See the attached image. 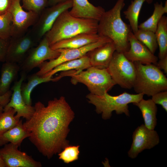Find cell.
I'll use <instances>...</instances> for the list:
<instances>
[{
  "label": "cell",
  "mask_w": 167,
  "mask_h": 167,
  "mask_svg": "<svg viewBox=\"0 0 167 167\" xmlns=\"http://www.w3.org/2000/svg\"><path fill=\"white\" fill-rule=\"evenodd\" d=\"M34 107L33 114L23 125L30 141L50 158L68 145L66 139L74 113L63 96L49 101L46 106L38 101Z\"/></svg>",
  "instance_id": "cell-1"
},
{
  "label": "cell",
  "mask_w": 167,
  "mask_h": 167,
  "mask_svg": "<svg viewBox=\"0 0 167 167\" xmlns=\"http://www.w3.org/2000/svg\"><path fill=\"white\" fill-rule=\"evenodd\" d=\"M125 5L124 0H118L114 6L105 11L98 22L97 33L109 38L114 44L116 51L123 53L130 47L128 37L132 32L131 27L125 23L121 11Z\"/></svg>",
  "instance_id": "cell-2"
},
{
  "label": "cell",
  "mask_w": 167,
  "mask_h": 167,
  "mask_svg": "<svg viewBox=\"0 0 167 167\" xmlns=\"http://www.w3.org/2000/svg\"><path fill=\"white\" fill-rule=\"evenodd\" d=\"M98 22L93 19L74 17L67 10L59 15L44 36L50 46L79 34L97 33Z\"/></svg>",
  "instance_id": "cell-3"
},
{
  "label": "cell",
  "mask_w": 167,
  "mask_h": 167,
  "mask_svg": "<svg viewBox=\"0 0 167 167\" xmlns=\"http://www.w3.org/2000/svg\"><path fill=\"white\" fill-rule=\"evenodd\" d=\"M143 95L142 93L133 94L126 92L116 96L110 95L108 92L102 96L90 93L86 97L88 102L95 106L96 113L101 114L102 118L106 120L110 118L113 111L118 114L124 113L129 116L128 105L139 102L143 99Z\"/></svg>",
  "instance_id": "cell-4"
},
{
  "label": "cell",
  "mask_w": 167,
  "mask_h": 167,
  "mask_svg": "<svg viewBox=\"0 0 167 167\" xmlns=\"http://www.w3.org/2000/svg\"><path fill=\"white\" fill-rule=\"evenodd\" d=\"M133 62L136 75L133 88L137 93L150 96L167 90V79L157 66L152 64H143L138 62Z\"/></svg>",
  "instance_id": "cell-5"
},
{
  "label": "cell",
  "mask_w": 167,
  "mask_h": 167,
  "mask_svg": "<svg viewBox=\"0 0 167 167\" xmlns=\"http://www.w3.org/2000/svg\"><path fill=\"white\" fill-rule=\"evenodd\" d=\"M68 76L71 77L72 84L82 83L87 86L90 93L96 95H103L116 85L107 68L91 66L80 71H71Z\"/></svg>",
  "instance_id": "cell-6"
},
{
  "label": "cell",
  "mask_w": 167,
  "mask_h": 167,
  "mask_svg": "<svg viewBox=\"0 0 167 167\" xmlns=\"http://www.w3.org/2000/svg\"><path fill=\"white\" fill-rule=\"evenodd\" d=\"M107 69L116 84L126 89L133 87L136 75V67L123 53L116 51Z\"/></svg>",
  "instance_id": "cell-7"
},
{
  "label": "cell",
  "mask_w": 167,
  "mask_h": 167,
  "mask_svg": "<svg viewBox=\"0 0 167 167\" xmlns=\"http://www.w3.org/2000/svg\"><path fill=\"white\" fill-rule=\"evenodd\" d=\"M111 41L109 38L102 36L98 41L79 48L58 49L60 53L59 55L54 59L42 63L38 67L39 71L36 73L42 76L59 64L79 58L86 55L91 50Z\"/></svg>",
  "instance_id": "cell-8"
},
{
  "label": "cell",
  "mask_w": 167,
  "mask_h": 167,
  "mask_svg": "<svg viewBox=\"0 0 167 167\" xmlns=\"http://www.w3.org/2000/svg\"><path fill=\"white\" fill-rule=\"evenodd\" d=\"M60 53L58 49H52L48 41L44 36L38 44L32 48L24 59L19 64L20 71L26 73L34 68L38 67L43 62L57 58Z\"/></svg>",
  "instance_id": "cell-9"
},
{
  "label": "cell",
  "mask_w": 167,
  "mask_h": 167,
  "mask_svg": "<svg viewBox=\"0 0 167 167\" xmlns=\"http://www.w3.org/2000/svg\"><path fill=\"white\" fill-rule=\"evenodd\" d=\"M40 41L31 29L22 35L11 37L5 62L20 64L30 50L36 46Z\"/></svg>",
  "instance_id": "cell-10"
},
{
  "label": "cell",
  "mask_w": 167,
  "mask_h": 167,
  "mask_svg": "<svg viewBox=\"0 0 167 167\" xmlns=\"http://www.w3.org/2000/svg\"><path fill=\"white\" fill-rule=\"evenodd\" d=\"M72 4V0H69L45 8L42 11L31 29L39 41L50 29L59 15L71 8Z\"/></svg>",
  "instance_id": "cell-11"
},
{
  "label": "cell",
  "mask_w": 167,
  "mask_h": 167,
  "mask_svg": "<svg viewBox=\"0 0 167 167\" xmlns=\"http://www.w3.org/2000/svg\"><path fill=\"white\" fill-rule=\"evenodd\" d=\"M20 1L15 0L9 11L12 17L11 37L24 34L30 27L35 24L39 17L34 12L24 11Z\"/></svg>",
  "instance_id": "cell-12"
},
{
  "label": "cell",
  "mask_w": 167,
  "mask_h": 167,
  "mask_svg": "<svg viewBox=\"0 0 167 167\" xmlns=\"http://www.w3.org/2000/svg\"><path fill=\"white\" fill-rule=\"evenodd\" d=\"M132 140L128 152V156L131 159L136 158L143 150L153 148L160 142L156 131L148 128L144 124L138 126L135 129L132 135Z\"/></svg>",
  "instance_id": "cell-13"
},
{
  "label": "cell",
  "mask_w": 167,
  "mask_h": 167,
  "mask_svg": "<svg viewBox=\"0 0 167 167\" xmlns=\"http://www.w3.org/2000/svg\"><path fill=\"white\" fill-rule=\"evenodd\" d=\"M0 149V155L6 167H41L40 162L36 161L26 153L18 149L19 147L11 143H7Z\"/></svg>",
  "instance_id": "cell-14"
},
{
  "label": "cell",
  "mask_w": 167,
  "mask_h": 167,
  "mask_svg": "<svg viewBox=\"0 0 167 167\" xmlns=\"http://www.w3.org/2000/svg\"><path fill=\"white\" fill-rule=\"evenodd\" d=\"M26 73L22 72L21 77L18 81L15 82L11 89L13 91L10 101L4 107L3 110L10 108H14L16 113L15 117L20 120L21 117L26 120L29 119L33 114L34 106L26 104L23 99L21 93V87L26 77Z\"/></svg>",
  "instance_id": "cell-15"
},
{
  "label": "cell",
  "mask_w": 167,
  "mask_h": 167,
  "mask_svg": "<svg viewBox=\"0 0 167 167\" xmlns=\"http://www.w3.org/2000/svg\"><path fill=\"white\" fill-rule=\"evenodd\" d=\"M128 40L129 48L127 51L123 53L128 60L133 62H138L145 65L156 64L158 58L138 40L132 32L129 35Z\"/></svg>",
  "instance_id": "cell-16"
},
{
  "label": "cell",
  "mask_w": 167,
  "mask_h": 167,
  "mask_svg": "<svg viewBox=\"0 0 167 167\" xmlns=\"http://www.w3.org/2000/svg\"><path fill=\"white\" fill-rule=\"evenodd\" d=\"M116 51L115 45L111 41L91 50L87 55L91 66L100 69L107 68Z\"/></svg>",
  "instance_id": "cell-17"
},
{
  "label": "cell",
  "mask_w": 167,
  "mask_h": 167,
  "mask_svg": "<svg viewBox=\"0 0 167 167\" xmlns=\"http://www.w3.org/2000/svg\"><path fill=\"white\" fill-rule=\"evenodd\" d=\"M72 6L69 11L75 17L89 19L99 21L105 11L101 6H95L88 0H72Z\"/></svg>",
  "instance_id": "cell-18"
},
{
  "label": "cell",
  "mask_w": 167,
  "mask_h": 167,
  "mask_svg": "<svg viewBox=\"0 0 167 167\" xmlns=\"http://www.w3.org/2000/svg\"><path fill=\"white\" fill-rule=\"evenodd\" d=\"M102 36L97 33H83L58 41L50 46L53 49L79 48L100 40Z\"/></svg>",
  "instance_id": "cell-19"
},
{
  "label": "cell",
  "mask_w": 167,
  "mask_h": 167,
  "mask_svg": "<svg viewBox=\"0 0 167 167\" xmlns=\"http://www.w3.org/2000/svg\"><path fill=\"white\" fill-rule=\"evenodd\" d=\"M61 78L59 75L54 78L40 76L36 73L29 75L27 78L28 82L26 83L23 82L21 87V93L24 101L26 104L32 105L31 95L35 87L42 83L58 81Z\"/></svg>",
  "instance_id": "cell-20"
},
{
  "label": "cell",
  "mask_w": 167,
  "mask_h": 167,
  "mask_svg": "<svg viewBox=\"0 0 167 167\" xmlns=\"http://www.w3.org/2000/svg\"><path fill=\"white\" fill-rule=\"evenodd\" d=\"M19 71L20 66L18 63L5 62L2 64L0 78V96L9 90L11 84L16 79Z\"/></svg>",
  "instance_id": "cell-21"
},
{
  "label": "cell",
  "mask_w": 167,
  "mask_h": 167,
  "mask_svg": "<svg viewBox=\"0 0 167 167\" xmlns=\"http://www.w3.org/2000/svg\"><path fill=\"white\" fill-rule=\"evenodd\" d=\"M140 110L144 121V125L148 128L154 130L157 124L156 115L157 108L151 99H143L133 104Z\"/></svg>",
  "instance_id": "cell-22"
},
{
  "label": "cell",
  "mask_w": 167,
  "mask_h": 167,
  "mask_svg": "<svg viewBox=\"0 0 167 167\" xmlns=\"http://www.w3.org/2000/svg\"><path fill=\"white\" fill-rule=\"evenodd\" d=\"M29 136V132L20 120L15 126L0 135V146L10 142L19 147L23 141Z\"/></svg>",
  "instance_id": "cell-23"
},
{
  "label": "cell",
  "mask_w": 167,
  "mask_h": 167,
  "mask_svg": "<svg viewBox=\"0 0 167 167\" xmlns=\"http://www.w3.org/2000/svg\"><path fill=\"white\" fill-rule=\"evenodd\" d=\"M91 66L89 59L86 55L79 58L67 61L57 66L42 76L43 77H52L57 73L62 71L75 70L81 71Z\"/></svg>",
  "instance_id": "cell-24"
},
{
  "label": "cell",
  "mask_w": 167,
  "mask_h": 167,
  "mask_svg": "<svg viewBox=\"0 0 167 167\" xmlns=\"http://www.w3.org/2000/svg\"><path fill=\"white\" fill-rule=\"evenodd\" d=\"M167 13V1L164 6L162 2H156L154 4V10L152 15L146 21L138 25V28L155 32L157 25L165 13Z\"/></svg>",
  "instance_id": "cell-25"
},
{
  "label": "cell",
  "mask_w": 167,
  "mask_h": 167,
  "mask_svg": "<svg viewBox=\"0 0 167 167\" xmlns=\"http://www.w3.org/2000/svg\"><path fill=\"white\" fill-rule=\"evenodd\" d=\"M159 48V59L167 56V17L163 16L158 23L155 32Z\"/></svg>",
  "instance_id": "cell-26"
},
{
  "label": "cell",
  "mask_w": 167,
  "mask_h": 167,
  "mask_svg": "<svg viewBox=\"0 0 167 167\" xmlns=\"http://www.w3.org/2000/svg\"><path fill=\"white\" fill-rule=\"evenodd\" d=\"M146 0H132L127 9L123 12L126 19L130 23L131 30L134 34L138 30V19L142 5Z\"/></svg>",
  "instance_id": "cell-27"
},
{
  "label": "cell",
  "mask_w": 167,
  "mask_h": 167,
  "mask_svg": "<svg viewBox=\"0 0 167 167\" xmlns=\"http://www.w3.org/2000/svg\"><path fill=\"white\" fill-rule=\"evenodd\" d=\"M134 34L138 40L144 44L154 54L158 47L155 32L139 29Z\"/></svg>",
  "instance_id": "cell-28"
},
{
  "label": "cell",
  "mask_w": 167,
  "mask_h": 167,
  "mask_svg": "<svg viewBox=\"0 0 167 167\" xmlns=\"http://www.w3.org/2000/svg\"><path fill=\"white\" fill-rule=\"evenodd\" d=\"M15 109L10 108L0 114V135L15 126L20 120L15 117Z\"/></svg>",
  "instance_id": "cell-29"
},
{
  "label": "cell",
  "mask_w": 167,
  "mask_h": 167,
  "mask_svg": "<svg viewBox=\"0 0 167 167\" xmlns=\"http://www.w3.org/2000/svg\"><path fill=\"white\" fill-rule=\"evenodd\" d=\"M79 146H66L59 153V158L66 163L77 160L79 153Z\"/></svg>",
  "instance_id": "cell-30"
},
{
  "label": "cell",
  "mask_w": 167,
  "mask_h": 167,
  "mask_svg": "<svg viewBox=\"0 0 167 167\" xmlns=\"http://www.w3.org/2000/svg\"><path fill=\"white\" fill-rule=\"evenodd\" d=\"M12 17L10 13L0 15V38L9 39L11 36Z\"/></svg>",
  "instance_id": "cell-31"
},
{
  "label": "cell",
  "mask_w": 167,
  "mask_h": 167,
  "mask_svg": "<svg viewBox=\"0 0 167 167\" xmlns=\"http://www.w3.org/2000/svg\"><path fill=\"white\" fill-rule=\"evenodd\" d=\"M23 8L39 15L48 4L47 0H22Z\"/></svg>",
  "instance_id": "cell-32"
},
{
  "label": "cell",
  "mask_w": 167,
  "mask_h": 167,
  "mask_svg": "<svg viewBox=\"0 0 167 167\" xmlns=\"http://www.w3.org/2000/svg\"><path fill=\"white\" fill-rule=\"evenodd\" d=\"M151 99L156 104H158L167 112V91H164L157 92L152 96Z\"/></svg>",
  "instance_id": "cell-33"
},
{
  "label": "cell",
  "mask_w": 167,
  "mask_h": 167,
  "mask_svg": "<svg viewBox=\"0 0 167 167\" xmlns=\"http://www.w3.org/2000/svg\"><path fill=\"white\" fill-rule=\"evenodd\" d=\"M10 39H6L0 38V62H5Z\"/></svg>",
  "instance_id": "cell-34"
},
{
  "label": "cell",
  "mask_w": 167,
  "mask_h": 167,
  "mask_svg": "<svg viewBox=\"0 0 167 167\" xmlns=\"http://www.w3.org/2000/svg\"><path fill=\"white\" fill-rule=\"evenodd\" d=\"M15 0H0V15H4L9 12Z\"/></svg>",
  "instance_id": "cell-35"
},
{
  "label": "cell",
  "mask_w": 167,
  "mask_h": 167,
  "mask_svg": "<svg viewBox=\"0 0 167 167\" xmlns=\"http://www.w3.org/2000/svg\"><path fill=\"white\" fill-rule=\"evenodd\" d=\"M12 92L9 90L5 94L0 96V103L4 107L10 101Z\"/></svg>",
  "instance_id": "cell-36"
},
{
  "label": "cell",
  "mask_w": 167,
  "mask_h": 167,
  "mask_svg": "<svg viewBox=\"0 0 167 167\" xmlns=\"http://www.w3.org/2000/svg\"><path fill=\"white\" fill-rule=\"evenodd\" d=\"M156 65L160 69L163 70L164 72L167 74V56L163 58L160 59Z\"/></svg>",
  "instance_id": "cell-37"
},
{
  "label": "cell",
  "mask_w": 167,
  "mask_h": 167,
  "mask_svg": "<svg viewBox=\"0 0 167 167\" xmlns=\"http://www.w3.org/2000/svg\"><path fill=\"white\" fill-rule=\"evenodd\" d=\"M69 0H47L48 4L53 6Z\"/></svg>",
  "instance_id": "cell-38"
},
{
  "label": "cell",
  "mask_w": 167,
  "mask_h": 167,
  "mask_svg": "<svg viewBox=\"0 0 167 167\" xmlns=\"http://www.w3.org/2000/svg\"><path fill=\"white\" fill-rule=\"evenodd\" d=\"M0 167H6V165L0 155Z\"/></svg>",
  "instance_id": "cell-39"
},
{
  "label": "cell",
  "mask_w": 167,
  "mask_h": 167,
  "mask_svg": "<svg viewBox=\"0 0 167 167\" xmlns=\"http://www.w3.org/2000/svg\"><path fill=\"white\" fill-rule=\"evenodd\" d=\"M4 107L0 103V114L3 111Z\"/></svg>",
  "instance_id": "cell-40"
},
{
  "label": "cell",
  "mask_w": 167,
  "mask_h": 167,
  "mask_svg": "<svg viewBox=\"0 0 167 167\" xmlns=\"http://www.w3.org/2000/svg\"><path fill=\"white\" fill-rule=\"evenodd\" d=\"M153 0H146L147 3L148 4H151L152 3Z\"/></svg>",
  "instance_id": "cell-41"
}]
</instances>
